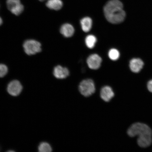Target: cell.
Masks as SVG:
<instances>
[{"mask_svg":"<svg viewBox=\"0 0 152 152\" xmlns=\"http://www.w3.org/2000/svg\"><path fill=\"white\" fill-rule=\"evenodd\" d=\"M104 12L106 19L113 24L121 23L126 17L123 3L119 0H110L108 1L104 7Z\"/></svg>","mask_w":152,"mask_h":152,"instance_id":"6da1fadb","label":"cell"},{"mask_svg":"<svg viewBox=\"0 0 152 152\" xmlns=\"http://www.w3.org/2000/svg\"><path fill=\"white\" fill-rule=\"evenodd\" d=\"M127 132L131 137H138L137 142L140 147H147L151 144L152 130L146 124L140 123L134 124L128 129Z\"/></svg>","mask_w":152,"mask_h":152,"instance_id":"7a4b0ae2","label":"cell"},{"mask_svg":"<svg viewBox=\"0 0 152 152\" xmlns=\"http://www.w3.org/2000/svg\"><path fill=\"white\" fill-rule=\"evenodd\" d=\"M79 91L85 97L90 96L96 91L94 83L92 80L88 79L82 81L79 85Z\"/></svg>","mask_w":152,"mask_h":152,"instance_id":"3957f363","label":"cell"},{"mask_svg":"<svg viewBox=\"0 0 152 152\" xmlns=\"http://www.w3.org/2000/svg\"><path fill=\"white\" fill-rule=\"evenodd\" d=\"M41 45L39 42L33 39L26 41L23 44L24 50L29 56L39 53L41 51Z\"/></svg>","mask_w":152,"mask_h":152,"instance_id":"277c9868","label":"cell"},{"mask_svg":"<svg viewBox=\"0 0 152 152\" xmlns=\"http://www.w3.org/2000/svg\"><path fill=\"white\" fill-rule=\"evenodd\" d=\"M7 4L9 10L16 16L21 14L23 11V6L20 0H7Z\"/></svg>","mask_w":152,"mask_h":152,"instance_id":"5b68a950","label":"cell"},{"mask_svg":"<svg viewBox=\"0 0 152 152\" xmlns=\"http://www.w3.org/2000/svg\"><path fill=\"white\" fill-rule=\"evenodd\" d=\"M22 89V85L20 82L15 80L9 83L7 87V91L11 96H17L20 94Z\"/></svg>","mask_w":152,"mask_h":152,"instance_id":"8992f818","label":"cell"},{"mask_svg":"<svg viewBox=\"0 0 152 152\" xmlns=\"http://www.w3.org/2000/svg\"><path fill=\"white\" fill-rule=\"evenodd\" d=\"M102 62L101 57L96 54L91 55L87 59V64L89 67L92 69H97L100 67Z\"/></svg>","mask_w":152,"mask_h":152,"instance_id":"52a82bcc","label":"cell"},{"mask_svg":"<svg viewBox=\"0 0 152 152\" xmlns=\"http://www.w3.org/2000/svg\"><path fill=\"white\" fill-rule=\"evenodd\" d=\"M101 98L104 101L109 102L115 96V94L111 87L109 86H104L100 91Z\"/></svg>","mask_w":152,"mask_h":152,"instance_id":"ba28073f","label":"cell"},{"mask_svg":"<svg viewBox=\"0 0 152 152\" xmlns=\"http://www.w3.org/2000/svg\"><path fill=\"white\" fill-rule=\"evenodd\" d=\"M53 74L57 79H64L69 76V72L67 68L58 66L55 67Z\"/></svg>","mask_w":152,"mask_h":152,"instance_id":"9c48e42d","label":"cell"},{"mask_svg":"<svg viewBox=\"0 0 152 152\" xmlns=\"http://www.w3.org/2000/svg\"><path fill=\"white\" fill-rule=\"evenodd\" d=\"M144 63L141 59L139 58H133L130 62V69L133 72L138 73L142 69Z\"/></svg>","mask_w":152,"mask_h":152,"instance_id":"30bf717a","label":"cell"},{"mask_svg":"<svg viewBox=\"0 0 152 152\" xmlns=\"http://www.w3.org/2000/svg\"><path fill=\"white\" fill-rule=\"evenodd\" d=\"M60 32L64 37H69L73 35L75 29L71 25L66 23L62 26L60 28Z\"/></svg>","mask_w":152,"mask_h":152,"instance_id":"8fae6325","label":"cell"},{"mask_svg":"<svg viewBox=\"0 0 152 152\" xmlns=\"http://www.w3.org/2000/svg\"><path fill=\"white\" fill-rule=\"evenodd\" d=\"M46 5L49 9L58 10L62 8L63 3L61 0H48Z\"/></svg>","mask_w":152,"mask_h":152,"instance_id":"7c38bea8","label":"cell"},{"mask_svg":"<svg viewBox=\"0 0 152 152\" xmlns=\"http://www.w3.org/2000/svg\"><path fill=\"white\" fill-rule=\"evenodd\" d=\"M80 23L83 31L88 32L90 31L92 25V19L89 17H85L82 19Z\"/></svg>","mask_w":152,"mask_h":152,"instance_id":"4fadbf2b","label":"cell"},{"mask_svg":"<svg viewBox=\"0 0 152 152\" xmlns=\"http://www.w3.org/2000/svg\"><path fill=\"white\" fill-rule=\"evenodd\" d=\"M96 42V38L94 35H89L87 36L86 38V44L89 48H93L94 47Z\"/></svg>","mask_w":152,"mask_h":152,"instance_id":"5bb4252c","label":"cell"},{"mask_svg":"<svg viewBox=\"0 0 152 152\" xmlns=\"http://www.w3.org/2000/svg\"><path fill=\"white\" fill-rule=\"evenodd\" d=\"M38 150L40 152H50L52 151V149L50 144L44 142L39 144Z\"/></svg>","mask_w":152,"mask_h":152,"instance_id":"9a60e30c","label":"cell"},{"mask_svg":"<svg viewBox=\"0 0 152 152\" xmlns=\"http://www.w3.org/2000/svg\"><path fill=\"white\" fill-rule=\"evenodd\" d=\"M109 56L111 60L115 61L119 58L120 53L119 51L115 49H112L109 51Z\"/></svg>","mask_w":152,"mask_h":152,"instance_id":"2e32d148","label":"cell"},{"mask_svg":"<svg viewBox=\"0 0 152 152\" xmlns=\"http://www.w3.org/2000/svg\"><path fill=\"white\" fill-rule=\"evenodd\" d=\"M8 68L4 64H0V77H3L7 75Z\"/></svg>","mask_w":152,"mask_h":152,"instance_id":"e0dca14e","label":"cell"},{"mask_svg":"<svg viewBox=\"0 0 152 152\" xmlns=\"http://www.w3.org/2000/svg\"><path fill=\"white\" fill-rule=\"evenodd\" d=\"M147 87L148 90L150 92L152 93V80L148 82L147 84Z\"/></svg>","mask_w":152,"mask_h":152,"instance_id":"ac0fdd59","label":"cell"},{"mask_svg":"<svg viewBox=\"0 0 152 152\" xmlns=\"http://www.w3.org/2000/svg\"><path fill=\"white\" fill-rule=\"evenodd\" d=\"M3 21L2 19L1 18V17H0V26L2 23Z\"/></svg>","mask_w":152,"mask_h":152,"instance_id":"d6986e66","label":"cell"},{"mask_svg":"<svg viewBox=\"0 0 152 152\" xmlns=\"http://www.w3.org/2000/svg\"><path fill=\"white\" fill-rule=\"evenodd\" d=\"M39 1H45V0H39Z\"/></svg>","mask_w":152,"mask_h":152,"instance_id":"ffe728a7","label":"cell"}]
</instances>
